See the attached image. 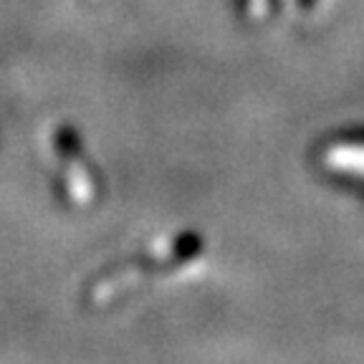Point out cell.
<instances>
[{"label":"cell","mask_w":364,"mask_h":364,"mask_svg":"<svg viewBox=\"0 0 364 364\" xmlns=\"http://www.w3.org/2000/svg\"><path fill=\"white\" fill-rule=\"evenodd\" d=\"M301 6H306V8H311V6H314V0H301Z\"/></svg>","instance_id":"1"}]
</instances>
